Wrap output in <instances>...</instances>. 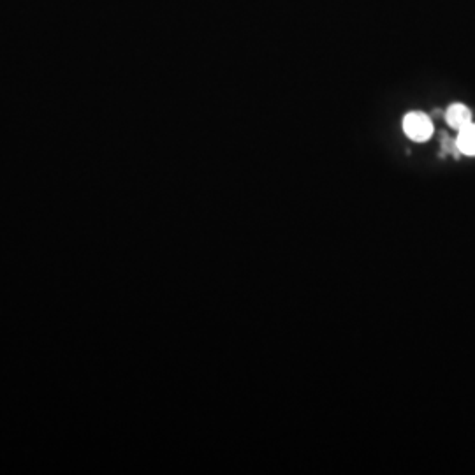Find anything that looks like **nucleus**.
<instances>
[{"label": "nucleus", "mask_w": 475, "mask_h": 475, "mask_svg": "<svg viewBox=\"0 0 475 475\" xmlns=\"http://www.w3.org/2000/svg\"><path fill=\"white\" fill-rule=\"evenodd\" d=\"M403 130L410 139L417 143L428 141L433 134V124H431L430 118L424 113H408L407 117L403 118Z\"/></svg>", "instance_id": "1"}, {"label": "nucleus", "mask_w": 475, "mask_h": 475, "mask_svg": "<svg viewBox=\"0 0 475 475\" xmlns=\"http://www.w3.org/2000/svg\"><path fill=\"white\" fill-rule=\"evenodd\" d=\"M447 124L451 125L452 129H463L465 125L472 124V113L470 109L465 104H452L449 106L445 113Z\"/></svg>", "instance_id": "2"}, {"label": "nucleus", "mask_w": 475, "mask_h": 475, "mask_svg": "<svg viewBox=\"0 0 475 475\" xmlns=\"http://www.w3.org/2000/svg\"><path fill=\"white\" fill-rule=\"evenodd\" d=\"M456 146L465 155H475V124H468L459 129Z\"/></svg>", "instance_id": "3"}]
</instances>
